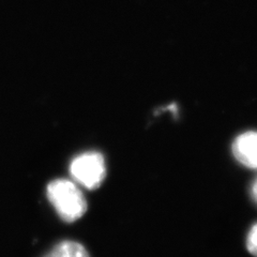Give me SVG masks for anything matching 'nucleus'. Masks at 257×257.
<instances>
[{
    "label": "nucleus",
    "mask_w": 257,
    "mask_h": 257,
    "mask_svg": "<svg viewBox=\"0 0 257 257\" xmlns=\"http://www.w3.org/2000/svg\"><path fill=\"white\" fill-rule=\"evenodd\" d=\"M46 194L56 212L64 222H75L87 211L85 196L73 181L56 179L47 186Z\"/></svg>",
    "instance_id": "1"
},
{
    "label": "nucleus",
    "mask_w": 257,
    "mask_h": 257,
    "mask_svg": "<svg viewBox=\"0 0 257 257\" xmlns=\"http://www.w3.org/2000/svg\"><path fill=\"white\" fill-rule=\"evenodd\" d=\"M70 173L80 186L89 190L98 189L106 176L105 161L99 152H85L72 161Z\"/></svg>",
    "instance_id": "2"
},
{
    "label": "nucleus",
    "mask_w": 257,
    "mask_h": 257,
    "mask_svg": "<svg viewBox=\"0 0 257 257\" xmlns=\"http://www.w3.org/2000/svg\"><path fill=\"white\" fill-rule=\"evenodd\" d=\"M232 154L239 163L257 170V132L250 131L239 135L232 144Z\"/></svg>",
    "instance_id": "3"
},
{
    "label": "nucleus",
    "mask_w": 257,
    "mask_h": 257,
    "mask_svg": "<svg viewBox=\"0 0 257 257\" xmlns=\"http://www.w3.org/2000/svg\"><path fill=\"white\" fill-rule=\"evenodd\" d=\"M48 254L51 257H90L82 244L71 240L59 242Z\"/></svg>",
    "instance_id": "4"
},
{
    "label": "nucleus",
    "mask_w": 257,
    "mask_h": 257,
    "mask_svg": "<svg viewBox=\"0 0 257 257\" xmlns=\"http://www.w3.org/2000/svg\"><path fill=\"white\" fill-rule=\"evenodd\" d=\"M246 246L247 250L252 255L257 257V224L248 231L247 239H246Z\"/></svg>",
    "instance_id": "5"
},
{
    "label": "nucleus",
    "mask_w": 257,
    "mask_h": 257,
    "mask_svg": "<svg viewBox=\"0 0 257 257\" xmlns=\"http://www.w3.org/2000/svg\"><path fill=\"white\" fill-rule=\"evenodd\" d=\"M251 195H252V198L254 199V202L257 204V178L255 179V181L252 184Z\"/></svg>",
    "instance_id": "6"
},
{
    "label": "nucleus",
    "mask_w": 257,
    "mask_h": 257,
    "mask_svg": "<svg viewBox=\"0 0 257 257\" xmlns=\"http://www.w3.org/2000/svg\"><path fill=\"white\" fill-rule=\"evenodd\" d=\"M44 257H51V256H50V254H46Z\"/></svg>",
    "instance_id": "7"
}]
</instances>
